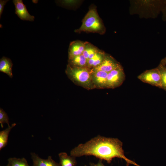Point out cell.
<instances>
[{"instance_id":"obj_2","label":"cell","mask_w":166,"mask_h":166,"mask_svg":"<svg viewBox=\"0 0 166 166\" xmlns=\"http://www.w3.org/2000/svg\"><path fill=\"white\" fill-rule=\"evenodd\" d=\"M104 26L96 9L92 8L89 9L83 18L81 26L75 32L101 33L104 31Z\"/></svg>"},{"instance_id":"obj_6","label":"cell","mask_w":166,"mask_h":166,"mask_svg":"<svg viewBox=\"0 0 166 166\" xmlns=\"http://www.w3.org/2000/svg\"><path fill=\"white\" fill-rule=\"evenodd\" d=\"M13 2L15 8V13L21 19L31 22L34 21V17L30 14L22 0H14Z\"/></svg>"},{"instance_id":"obj_4","label":"cell","mask_w":166,"mask_h":166,"mask_svg":"<svg viewBox=\"0 0 166 166\" xmlns=\"http://www.w3.org/2000/svg\"><path fill=\"white\" fill-rule=\"evenodd\" d=\"M137 78L143 82L161 88V75L157 67L144 71L139 75Z\"/></svg>"},{"instance_id":"obj_7","label":"cell","mask_w":166,"mask_h":166,"mask_svg":"<svg viewBox=\"0 0 166 166\" xmlns=\"http://www.w3.org/2000/svg\"><path fill=\"white\" fill-rule=\"evenodd\" d=\"M121 67L120 64L110 56L105 55L102 62L92 69L100 70L108 73L111 71Z\"/></svg>"},{"instance_id":"obj_12","label":"cell","mask_w":166,"mask_h":166,"mask_svg":"<svg viewBox=\"0 0 166 166\" xmlns=\"http://www.w3.org/2000/svg\"><path fill=\"white\" fill-rule=\"evenodd\" d=\"M13 64L9 58L3 57L0 60V71L6 73L12 78L13 75L12 67Z\"/></svg>"},{"instance_id":"obj_9","label":"cell","mask_w":166,"mask_h":166,"mask_svg":"<svg viewBox=\"0 0 166 166\" xmlns=\"http://www.w3.org/2000/svg\"><path fill=\"white\" fill-rule=\"evenodd\" d=\"M30 154L33 166H60L59 163L55 161L51 156H49L47 159H44L35 152H31Z\"/></svg>"},{"instance_id":"obj_23","label":"cell","mask_w":166,"mask_h":166,"mask_svg":"<svg viewBox=\"0 0 166 166\" xmlns=\"http://www.w3.org/2000/svg\"><path fill=\"white\" fill-rule=\"evenodd\" d=\"M160 63L166 65V57L163 58L161 61Z\"/></svg>"},{"instance_id":"obj_10","label":"cell","mask_w":166,"mask_h":166,"mask_svg":"<svg viewBox=\"0 0 166 166\" xmlns=\"http://www.w3.org/2000/svg\"><path fill=\"white\" fill-rule=\"evenodd\" d=\"M91 70L93 80L95 83L101 87H107L108 73L102 71Z\"/></svg>"},{"instance_id":"obj_20","label":"cell","mask_w":166,"mask_h":166,"mask_svg":"<svg viewBox=\"0 0 166 166\" xmlns=\"http://www.w3.org/2000/svg\"><path fill=\"white\" fill-rule=\"evenodd\" d=\"M8 1V0H0V18H1L2 14L5 5L7 2Z\"/></svg>"},{"instance_id":"obj_17","label":"cell","mask_w":166,"mask_h":166,"mask_svg":"<svg viewBox=\"0 0 166 166\" xmlns=\"http://www.w3.org/2000/svg\"><path fill=\"white\" fill-rule=\"evenodd\" d=\"M8 166H30L24 158L10 157L8 160ZM33 166V165L32 166Z\"/></svg>"},{"instance_id":"obj_5","label":"cell","mask_w":166,"mask_h":166,"mask_svg":"<svg viewBox=\"0 0 166 166\" xmlns=\"http://www.w3.org/2000/svg\"><path fill=\"white\" fill-rule=\"evenodd\" d=\"M125 75L121 67L108 73L107 87L113 88L121 85L124 80Z\"/></svg>"},{"instance_id":"obj_16","label":"cell","mask_w":166,"mask_h":166,"mask_svg":"<svg viewBox=\"0 0 166 166\" xmlns=\"http://www.w3.org/2000/svg\"><path fill=\"white\" fill-rule=\"evenodd\" d=\"M100 51L97 47L90 43L86 42L82 54L87 61L91 58L96 53Z\"/></svg>"},{"instance_id":"obj_8","label":"cell","mask_w":166,"mask_h":166,"mask_svg":"<svg viewBox=\"0 0 166 166\" xmlns=\"http://www.w3.org/2000/svg\"><path fill=\"white\" fill-rule=\"evenodd\" d=\"M86 42L79 40L70 42L68 51L69 59L82 54L84 50Z\"/></svg>"},{"instance_id":"obj_24","label":"cell","mask_w":166,"mask_h":166,"mask_svg":"<svg viewBox=\"0 0 166 166\" xmlns=\"http://www.w3.org/2000/svg\"><path fill=\"white\" fill-rule=\"evenodd\" d=\"M87 166V165H84V166Z\"/></svg>"},{"instance_id":"obj_14","label":"cell","mask_w":166,"mask_h":166,"mask_svg":"<svg viewBox=\"0 0 166 166\" xmlns=\"http://www.w3.org/2000/svg\"><path fill=\"white\" fill-rule=\"evenodd\" d=\"M16 124H12L11 126L0 132V150L6 147L8 143V136L11 129L16 125Z\"/></svg>"},{"instance_id":"obj_22","label":"cell","mask_w":166,"mask_h":166,"mask_svg":"<svg viewBox=\"0 0 166 166\" xmlns=\"http://www.w3.org/2000/svg\"><path fill=\"white\" fill-rule=\"evenodd\" d=\"M162 12V18L165 21H166V3L163 9Z\"/></svg>"},{"instance_id":"obj_18","label":"cell","mask_w":166,"mask_h":166,"mask_svg":"<svg viewBox=\"0 0 166 166\" xmlns=\"http://www.w3.org/2000/svg\"><path fill=\"white\" fill-rule=\"evenodd\" d=\"M157 68L160 71L161 77V88L166 91V65L160 63Z\"/></svg>"},{"instance_id":"obj_15","label":"cell","mask_w":166,"mask_h":166,"mask_svg":"<svg viewBox=\"0 0 166 166\" xmlns=\"http://www.w3.org/2000/svg\"><path fill=\"white\" fill-rule=\"evenodd\" d=\"M69 65L73 66L79 67H87V61L83 54L69 59Z\"/></svg>"},{"instance_id":"obj_3","label":"cell","mask_w":166,"mask_h":166,"mask_svg":"<svg viewBox=\"0 0 166 166\" xmlns=\"http://www.w3.org/2000/svg\"><path fill=\"white\" fill-rule=\"evenodd\" d=\"M66 72L70 77L82 84H88L91 79L92 70L88 67H79L68 65Z\"/></svg>"},{"instance_id":"obj_21","label":"cell","mask_w":166,"mask_h":166,"mask_svg":"<svg viewBox=\"0 0 166 166\" xmlns=\"http://www.w3.org/2000/svg\"><path fill=\"white\" fill-rule=\"evenodd\" d=\"M102 160L99 159L97 162L96 163H90L89 166H106L105 165L102 163Z\"/></svg>"},{"instance_id":"obj_13","label":"cell","mask_w":166,"mask_h":166,"mask_svg":"<svg viewBox=\"0 0 166 166\" xmlns=\"http://www.w3.org/2000/svg\"><path fill=\"white\" fill-rule=\"evenodd\" d=\"M104 53L100 51L91 59L87 60V67L93 69L99 65L103 61L105 57Z\"/></svg>"},{"instance_id":"obj_19","label":"cell","mask_w":166,"mask_h":166,"mask_svg":"<svg viewBox=\"0 0 166 166\" xmlns=\"http://www.w3.org/2000/svg\"><path fill=\"white\" fill-rule=\"evenodd\" d=\"M0 123L2 128H3V124L4 123H6L8 126H10L9 123V118L8 115L1 108L0 109Z\"/></svg>"},{"instance_id":"obj_1","label":"cell","mask_w":166,"mask_h":166,"mask_svg":"<svg viewBox=\"0 0 166 166\" xmlns=\"http://www.w3.org/2000/svg\"><path fill=\"white\" fill-rule=\"evenodd\" d=\"M122 146V142L117 138L99 135L78 144L71 150L70 154L76 157L92 156L108 163L116 157L124 159L127 166L130 164L140 166L125 156Z\"/></svg>"},{"instance_id":"obj_11","label":"cell","mask_w":166,"mask_h":166,"mask_svg":"<svg viewBox=\"0 0 166 166\" xmlns=\"http://www.w3.org/2000/svg\"><path fill=\"white\" fill-rule=\"evenodd\" d=\"M58 155L60 166H76L77 164L76 157L70 155H68L65 152H61Z\"/></svg>"},{"instance_id":"obj_25","label":"cell","mask_w":166,"mask_h":166,"mask_svg":"<svg viewBox=\"0 0 166 166\" xmlns=\"http://www.w3.org/2000/svg\"><path fill=\"white\" fill-rule=\"evenodd\" d=\"M8 166L7 165H6V166Z\"/></svg>"}]
</instances>
